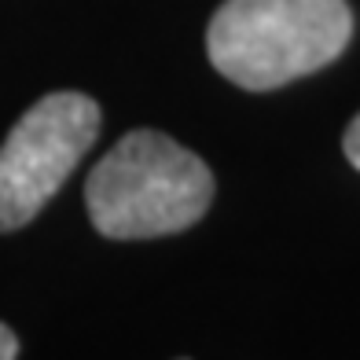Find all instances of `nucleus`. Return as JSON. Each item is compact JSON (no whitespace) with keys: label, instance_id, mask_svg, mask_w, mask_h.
<instances>
[{"label":"nucleus","instance_id":"nucleus-5","mask_svg":"<svg viewBox=\"0 0 360 360\" xmlns=\"http://www.w3.org/2000/svg\"><path fill=\"white\" fill-rule=\"evenodd\" d=\"M19 356V338L8 323H0V360H15Z\"/></svg>","mask_w":360,"mask_h":360},{"label":"nucleus","instance_id":"nucleus-3","mask_svg":"<svg viewBox=\"0 0 360 360\" xmlns=\"http://www.w3.org/2000/svg\"><path fill=\"white\" fill-rule=\"evenodd\" d=\"M100 136V103L52 92L30 107L0 147V232L30 224Z\"/></svg>","mask_w":360,"mask_h":360},{"label":"nucleus","instance_id":"nucleus-2","mask_svg":"<svg viewBox=\"0 0 360 360\" xmlns=\"http://www.w3.org/2000/svg\"><path fill=\"white\" fill-rule=\"evenodd\" d=\"M349 37L346 0H224L206 30V52L232 85L269 92L323 70Z\"/></svg>","mask_w":360,"mask_h":360},{"label":"nucleus","instance_id":"nucleus-1","mask_svg":"<svg viewBox=\"0 0 360 360\" xmlns=\"http://www.w3.org/2000/svg\"><path fill=\"white\" fill-rule=\"evenodd\" d=\"M210 166L155 129L122 136L85 180L89 217L107 239L184 232L210 210Z\"/></svg>","mask_w":360,"mask_h":360},{"label":"nucleus","instance_id":"nucleus-4","mask_svg":"<svg viewBox=\"0 0 360 360\" xmlns=\"http://www.w3.org/2000/svg\"><path fill=\"white\" fill-rule=\"evenodd\" d=\"M342 151H346L349 166H353V169H360V114H356V118L349 122L346 136H342Z\"/></svg>","mask_w":360,"mask_h":360}]
</instances>
